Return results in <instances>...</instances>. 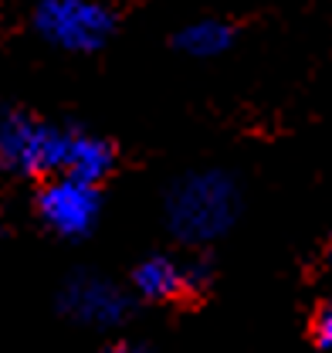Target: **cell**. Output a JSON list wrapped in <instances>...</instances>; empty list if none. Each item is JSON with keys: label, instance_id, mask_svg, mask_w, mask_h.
Returning a JSON list of instances; mask_svg holds the SVG:
<instances>
[{"label": "cell", "instance_id": "obj_1", "mask_svg": "<svg viewBox=\"0 0 332 353\" xmlns=\"http://www.w3.org/2000/svg\"><path fill=\"white\" fill-rule=\"evenodd\" d=\"M241 214V187L224 170L180 176L163 201L169 234L180 245H210L224 238Z\"/></svg>", "mask_w": 332, "mask_h": 353}, {"label": "cell", "instance_id": "obj_2", "mask_svg": "<svg viewBox=\"0 0 332 353\" xmlns=\"http://www.w3.org/2000/svg\"><path fill=\"white\" fill-rule=\"evenodd\" d=\"M72 130L28 109H0V170L21 180H44L65 170Z\"/></svg>", "mask_w": 332, "mask_h": 353}, {"label": "cell", "instance_id": "obj_3", "mask_svg": "<svg viewBox=\"0 0 332 353\" xmlns=\"http://www.w3.org/2000/svg\"><path fill=\"white\" fill-rule=\"evenodd\" d=\"M31 24L41 41L68 54H95L116 34V14L102 0H41Z\"/></svg>", "mask_w": 332, "mask_h": 353}, {"label": "cell", "instance_id": "obj_4", "mask_svg": "<svg viewBox=\"0 0 332 353\" xmlns=\"http://www.w3.org/2000/svg\"><path fill=\"white\" fill-rule=\"evenodd\" d=\"M34 211L51 234L79 241V238H88L92 228L98 224L102 190L95 183L75 180L68 174H51L44 176V183L38 187Z\"/></svg>", "mask_w": 332, "mask_h": 353}, {"label": "cell", "instance_id": "obj_5", "mask_svg": "<svg viewBox=\"0 0 332 353\" xmlns=\"http://www.w3.org/2000/svg\"><path fill=\"white\" fill-rule=\"evenodd\" d=\"M58 309L88 330H116L129 319L132 309V296L119 289L112 279L92 275V272H79L72 275L61 292H58Z\"/></svg>", "mask_w": 332, "mask_h": 353}, {"label": "cell", "instance_id": "obj_6", "mask_svg": "<svg viewBox=\"0 0 332 353\" xmlns=\"http://www.w3.org/2000/svg\"><path fill=\"white\" fill-rule=\"evenodd\" d=\"M204 272L197 265H180L169 255H153L132 268V296L146 303H176L197 289Z\"/></svg>", "mask_w": 332, "mask_h": 353}, {"label": "cell", "instance_id": "obj_7", "mask_svg": "<svg viewBox=\"0 0 332 353\" xmlns=\"http://www.w3.org/2000/svg\"><path fill=\"white\" fill-rule=\"evenodd\" d=\"M116 163H119V153H116V146H112L105 136L72 130V139H68V157H65V170H61V174L102 187V183L112 176Z\"/></svg>", "mask_w": 332, "mask_h": 353}, {"label": "cell", "instance_id": "obj_8", "mask_svg": "<svg viewBox=\"0 0 332 353\" xmlns=\"http://www.w3.org/2000/svg\"><path fill=\"white\" fill-rule=\"evenodd\" d=\"M234 28L220 17H200V21H190L187 28H180L176 34V48L190 58H200V61H210V58H220L224 51L234 48Z\"/></svg>", "mask_w": 332, "mask_h": 353}, {"label": "cell", "instance_id": "obj_9", "mask_svg": "<svg viewBox=\"0 0 332 353\" xmlns=\"http://www.w3.org/2000/svg\"><path fill=\"white\" fill-rule=\"evenodd\" d=\"M312 347H319V350H332V303L315 309V316H312Z\"/></svg>", "mask_w": 332, "mask_h": 353}, {"label": "cell", "instance_id": "obj_10", "mask_svg": "<svg viewBox=\"0 0 332 353\" xmlns=\"http://www.w3.org/2000/svg\"><path fill=\"white\" fill-rule=\"evenodd\" d=\"M326 259H329V268H332V241H329V252H326Z\"/></svg>", "mask_w": 332, "mask_h": 353}]
</instances>
